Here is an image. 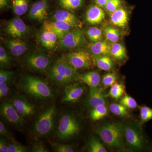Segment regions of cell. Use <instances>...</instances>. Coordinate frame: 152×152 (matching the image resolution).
Segmentation results:
<instances>
[{
  "label": "cell",
  "instance_id": "1",
  "mask_svg": "<svg viewBox=\"0 0 152 152\" xmlns=\"http://www.w3.org/2000/svg\"><path fill=\"white\" fill-rule=\"evenodd\" d=\"M48 77L52 81L64 85L77 80L79 75L77 70L69 64L66 58L62 57L57 60L50 68Z\"/></svg>",
  "mask_w": 152,
  "mask_h": 152
},
{
  "label": "cell",
  "instance_id": "2",
  "mask_svg": "<svg viewBox=\"0 0 152 152\" xmlns=\"http://www.w3.org/2000/svg\"><path fill=\"white\" fill-rule=\"evenodd\" d=\"M124 126L121 123H107L99 127L96 132L109 147L122 149L124 147Z\"/></svg>",
  "mask_w": 152,
  "mask_h": 152
},
{
  "label": "cell",
  "instance_id": "3",
  "mask_svg": "<svg viewBox=\"0 0 152 152\" xmlns=\"http://www.w3.org/2000/svg\"><path fill=\"white\" fill-rule=\"evenodd\" d=\"M21 86L25 92L37 99H50L53 97L51 90L48 85L40 79L33 76L24 77Z\"/></svg>",
  "mask_w": 152,
  "mask_h": 152
},
{
  "label": "cell",
  "instance_id": "4",
  "mask_svg": "<svg viewBox=\"0 0 152 152\" xmlns=\"http://www.w3.org/2000/svg\"><path fill=\"white\" fill-rule=\"evenodd\" d=\"M56 113L55 105L50 106L39 117L34 125V131L38 136L48 135L53 129Z\"/></svg>",
  "mask_w": 152,
  "mask_h": 152
},
{
  "label": "cell",
  "instance_id": "5",
  "mask_svg": "<svg viewBox=\"0 0 152 152\" xmlns=\"http://www.w3.org/2000/svg\"><path fill=\"white\" fill-rule=\"evenodd\" d=\"M80 126L75 118L69 114L63 115L60 119L57 136L62 140L72 138L78 134Z\"/></svg>",
  "mask_w": 152,
  "mask_h": 152
},
{
  "label": "cell",
  "instance_id": "6",
  "mask_svg": "<svg viewBox=\"0 0 152 152\" xmlns=\"http://www.w3.org/2000/svg\"><path fill=\"white\" fill-rule=\"evenodd\" d=\"M87 40L83 32L79 27L68 33L58 42L59 48L63 50L80 48L86 45Z\"/></svg>",
  "mask_w": 152,
  "mask_h": 152
},
{
  "label": "cell",
  "instance_id": "7",
  "mask_svg": "<svg viewBox=\"0 0 152 152\" xmlns=\"http://www.w3.org/2000/svg\"><path fill=\"white\" fill-rule=\"evenodd\" d=\"M66 60L76 70L86 69L92 65V60L88 52L79 50L71 52L66 55Z\"/></svg>",
  "mask_w": 152,
  "mask_h": 152
},
{
  "label": "cell",
  "instance_id": "8",
  "mask_svg": "<svg viewBox=\"0 0 152 152\" xmlns=\"http://www.w3.org/2000/svg\"><path fill=\"white\" fill-rule=\"evenodd\" d=\"M51 58L42 52L36 51L27 57L26 64L33 70L45 72L50 68Z\"/></svg>",
  "mask_w": 152,
  "mask_h": 152
},
{
  "label": "cell",
  "instance_id": "9",
  "mask_svg": "<svg viewBox=\"0 0 152 152\" xmlns=\"http://www.w3.org/2000/svg\"><path fill=\"white\" fill-rule=\"evenodd\" d=\"M124 136L127 144L131 148L141 150L145 148L146 143L140 132L134 127L124 126Z\"/></svg>",
  "mask_w": 152,
  "mask_h": 152
},
{
  "label": "cell",
  "instance_id": "10",
  "mask_svg": "<svg viewBox=\"0 0 152 152\" xmlns=\"http://www.w3.org/2000/svg\"><path fill=\"white\" fill-rule=\"evenodd\" d=\"M5 31L12 37L20 39L27 35L29 28L21 19L17 17L12 19L8 23L6 26Z\"/></svg>",
  "mask_w": 152,
  "mask_h": 152
},
{
  "label": "cell",
  "instance_id": "11",
  "mask_svg": "<svg viewBox=\"0 0 152 152\" xmlns=\"http://www.w3.org/2000/svg\"><path fill=\"white\" fill-rule=\"evenodd\" d=\"M78 27L66 22L60 21L44 22L43 28L52 31L56 35L58 41L62 39L68 33Z\"/></svg>",
  "mask_w": 152,
  "mask_h": 152
},
{
  "label": "cell",
  "instance_id": "12",
  "mask_svg": "<svg viewBox=\"0 0 152 152\" xmlns=\"http://www.w3.org/2000/svg\"><path fill=\"white\" fill-rule=\"evenodd\" d=\"M1 114L9 123L15 125L23 124L25 122L23 117L19 114L13 105L5 102L1 104Z\"/></svg>",
  "mask_w": 152,
  "mask_h": 152
},
{
  "label": "cell",
  "instance_id": "13",
  "mask_svg": "<svg viewBox=\"0 0 152 152\" xmlns=\"http://www.w3.org/2000/svg\"><path fill=\"white\" fill-rule=\"evenodd\" d=\"M48 7L47 0H40L33 4L31 7L28 17L32 20L42 21L48 18Z\"/></svg>",
  "mask_w": 152,
  "mask_h": 152
},
{
  "label": "cell",
  "instance_id": "14",
  "mask_svg": "<svg viewBox=\"0 0 152 152\" xmlns=\"http://www.w3.org/2000/svg\"><path fill=\"white\" fill-rule=\"evenodd\" d=\"M111 45L108 41L102 40L99 42H91L88 45L89 53L94 56L110 55Z\"/></svg>",
  "mask_w": 152,
  "mask_h": 152
},
{
  "label": "cell",
  "instance_id": "15",
  "mask_svg": "<svg viewBox=\"0 0 152 152\" xmlns=\"http://www.w3.org/2000/svg\"><path fill=\"white\" fill-rule=\"evenodd\" d=\"M102 8L96 4L92 5L88 9L86 12V18L89 24H99L104 19L105 14Z\"/></svg>",
  "mask_w": 152,
  "mask_h": 152
},
{
  "label": "cell",
  "instance_id": "16",
  "mask_svg": "<svg viewBox=\"0 0 152 152\" xmlns=\"http://www.w3.org/2000/svg\"><path fill=\"white\" fill-rule=\"evenodd\" d=\"M6 46L11 53L15 57H19L24 54L28 49V45L20 38H13L6 42Z\"/></svg>",
  "mask_w": 152,
  "mask_h": 152
},
{
  "label": "cell",
  "instance_id": "17",
  "mask_svg": "<svg viewBox=\"0 0 152 152\" xmlns=\"http://www.w3.org/2000/svg\"><path fill=\"white\" fill-rule=\"evenodd\" d=\"M84 88L78 84H73L65 88L62 101L65 102H75L77 101L84 92Z\"/></svg>",
  "mask_w": 152,
  "mask_h": 152
},
{
  "label": "cell",
  "instance_id": "18",
  "mask_svg": "<svg viewBox=\"0 0 152 152\" xmlns=\"http://www.w3.org/2000/svg\"><path fill=\"white\" fill-rule=\"evenodd\" d=\"M88 103L89 106L93 108L99 106L105 105L107 99L102 89L98 87H90Z\"/></svg>",
  "mask_w": 152,
  "mask_h": 152
},
{
  "label": "cell",
  "instance_id": "19",
  "mask_svg": "<svg viewBox=\"0 0 152 152\" xmlns=\"http://www.w3.org/2000/svg\"><path fill=\"white\" fill-rule=\"evenodd\" d=\"M39 39L42 45L49 50H53L58 45V39L56 34L45 28H43Z\"/></svg>",
  "mask_w": 152,
  "mask_h": 152
},
{
  "label": "cell",
  "instance_id": "20",
  "mask_svg": "<svg viewBox=\"0 0 152 152\" xmlns=\"http://www.w3.org/2000/svg\"><path fill=\"white\" fill-rule=\"evenodd\" d=\"M12 104L22 117L30 116L34 113V106L26 100L20 98L15 99Z\"/></svg>",
  "mask_w": 152,
  "mask_h": 152
},
{
  "label": "cell",
  "instance_id": "21",
  "mask_svg": "<svg viewBox=\"0 0 152 152\" xmlns=\"http://www.w3.org/2000/svg\"><path fill=\"white\" fill-rule=\"evenodd\" d=\"M52 19L53 21L64 22L75 26L79 27L80 22L77 17L69 10L64 9L56 12L52 17Z\"/></svg>",
  "mask_w": 152,
  "mask_h": 152
},
{
  "label": "cell",
  "instance_id": "22",
  "mask_svg": "<svg viewBox=\"0 0 152 152\" xmlns=\"http://www.w3.org/2000/svg\"><path fill=\"white\" fill-rule=\"evenodd\" d=\"M110 20L113 24L120 27H124L128 24V13L126 10L119 8L111 13Z\"/></svg>",
  "mask_w": 152,
  "mask_h": 152
},
{
  "label": "cell",
  "instance_id": "23",
  "mask_svg": "<svg viewBox=\"0 0 152 152\" xmlns=\"http://www.w3.org/2000/svg\"><path fill=\"white\" fill-rule=\"evenodd\" d=\"M83 83L91 88L98 87L101 81L99 74L96 71H91L85 74L81 77Z\"/></svg>",
  "mask_w": 152,
  "mask_h": 152
},
{
  "label": "cell",
  "instance_id": "24",
  "mask_svg": "<svg viewBox=\"0 0 152 152\" xmlns=\"http://www.w3.org/2000/svg\"><path fill=\"white\" fill-rule=\"evenodd\" d=\"M94 59L97 66L102 70L110 71L113 68V61L109 56H94Z\"/></svg>",
  "mask_w": 152,
  "mask_h": 152
},
{
  "label": "cell",
  "instance_id": "25",
  "mask_svg": "<svg viewBox=\"0 0 152 152\" xmlns=\"http://www.w3.org/2000/svg\"><path fill=\"white\" fill-rule=\"evenodd\" d=\"M29 0H13L12 10L14 13L21 16L26 12L28 10Z\"/></svg>",
  "mask_w": 152,
  "mask_h": 152
},
{
  "label": "cell",
  "instance_id": "26",
  "mask_svg": "<svg viewBox=\"0 0 152 152\" xmlns=\"http://www.w3.org/2000/svg\"><path fill=\"white\" fill-rule=\"evenodd\" d=\"M110 56L118 60L124 59L126 56V49L121 44L113 43L111 47Z\"/></svg>",
  "mask_w": 152,
  "mask_h": 152
},
{
  "label": "cell",
  "instance_id": "27",
  "mask_svg": "<svg viewBox=\"0 0 152 152\" xmlns=\"http://www.w3.org/2000/svg\"><path fill=\"white\" fill-rule=\"evenodd\" d=\"M104 34L107 39L113 43L117 42L119 40V30L110 25H106L104 28Z\"/></svg>",
  "mask_w": 152,
  "mask_h": 152
},
{
  "label": "cell",
  "instance_id": "28",
  "mask_svg": "<svg viewBox=\"0 0 152 152\" xmlns=\"http://www.w3.org/2000/svg\"><path fill=\"white\" fill-rule=\"evenodd\" d=\"M86 35L92 42L103 40V33L101 29L97 27L89 28L86 32Z\"/></svg>",
  "mask_w": 152,
  "mask_h": 152
},
{
  "label": "cell",
  "instance_id": "29",
  "mask_svg": "<svg viewBox=\"0 0 152 152\" xmlns=\"http://www.w3.org/2000/svg\"><path fill=\"white\" fill-rule=\"evenodd\" d=\"M60 6L63 9L72 11L80 8L83 3V0H58Z\"/></svg>",
  "mask_w": 152,
  "mask_h": 152
},
{
  "label": "cell",
  "instance_id": "30",
  "mask_svg": "<svg viewBox=\"0 0 152 152\" xmlns=\"http://www.w3.org/2000/svg\"><path fill=\"white\" fill-rule=\"evenodd\" d=\"M107 113V109L105 105L99 106L93 108L90 116L93 121H97L105 116Z\"/></svg>",
  "mask_w": 152,
  "mask_h": 152
},
{
  "label": "cell",
  "instance_id": "31",
  "mask_svg": "<svg viewBox=\"0 0 152 152\" xmlns=\"http://www.w3.org/2000/svg\"><path fill=\"white\" fill-rule=\"evenodd\" d=\"M88 150L91 152H107L103 145L94 137L91 138L89 142Z\"/></svg>",
  "mask_w": 152,
  "mask_h": 152
},
{
  "label": "cell",
  "instance_id": "32",
  "mask_svg": "<svg viewBox=\"0 0 152 152\" xmlns=\"http://www.w3.org/2000/svg\"><path fill=\"white\" fill-rule=\"evenodd\" d=\"M128 108L121 103L112 104L110 106V111L115 115L124 117L128 114Z\"/></svg>",
  "mask_w": 152,
  "mask_h": 152
},
{
  "label": "cell",
  "instance_id": "33",
  "mask_svg": "<svg viewBox=\"0 0 152 152\" xmlns=\"http://www.w3.org/2000/svg\"><path fill=\"white\" fill-rule=\"evenodd\" d=\"M124 93V88L122 84L115 83L111 88L109 95L111 97L115 99L121 98Z\"/></svg>",
  "mask_w": 152,
  "mask_h": 152
},
{
  "label": "cell",
  "instance_id": "34",
  "mask_svg": "<svg viewBox=\"0 0 152 152\" xmlns=\"http://www.w3.org/2000/svg\"><path fill=\"white\" fill-rule=\"evenodd\" d=\"M11 63V57L8 52L2 46L0 47V66L1 68L7 67Z\"/></svg>",
  "mask_w": 152,
  "mask_h": 152
},
{
  "label": "cell",
  "instance_id": "35",
  "mask_svg": "<svg viewBox=\"0 0 152 152\" xmlns=\"http://www.w3.org/2000/svg\"><path fill=\"white\" fill-rule=\"evenodd\" d=\"M140 116L142 123L144 124L152 119V108L146 106L140 107Z\"/></svg>",
  "mask_w": 152,
  "mask_h": 152
},
{
  "label": "cell",
  "instance_id": "36",
  "mask_svg": "<svg viewBox=\"0 0 152 152\" xmlns=\"http://www.w3.org/2000/svg\"><path fill=\"white\" fill-rule=\"evenodd\" d=\"M120 103L122 104L125 107L129 109L135 108L137 106L135 100L128 95H124L121 99Z\"/></svg>",
  "mask_w": 152,
  "mask_h": 152
},
{
  "label": "cell",
  "instance_id": "37",
  "mask_svg": "<svg viewBox=\"0 0 152 152\" xmlns=\"http://www.w3.org/2000/svg\"><path fill=\"white\" fill-rule=\"evenodd\" d=\"M121 5V0H111L107 2L104 8L107 12L111 14L119 8Z\"/></svg>",
  "mask_w": 152,
  "mask_h": 152
},
{
  "label": "cell",
  "instance_id": "38",
  "mask_svg": "<svg viewBox=\"0 0 152 152\" xmlns=\"http://www.w3.org/2000/svg\"><path fill=\"white\" fill-rule=\"evenodd\" d=\"M117 77L114 73H109L105 75L102 79L103 84L106 87L112 86L116 83Z\"/></svg>",
  "mask_w": 152,
  "mask_h": 152
},
{
  "label": "cell",
  "instance_id": "39",
  "mask_svg": "<svg viewBox=\"0 0 152 152\" xmlns=\"http://www.w3.org/2000/svg\"><path fill=\"white\" fill-rule=\"evenodd\" d=\"M15 72L13 71H5L1 70L0 71V83H9L12 80Z\"/></svg>",
  "mask_w": 152,
  "mask_h": 152
},
{
  "label": "cell",
  "instance_id": "40",
  "mask_svg": "<svg viewBox=\"0 0 152 152\" xmlns=\"http://www.w3.org/2000/svg\"><path fill=\"white\" fill-rule=\"evenodd\" d=\"M28 151V148L25 146L13 144L9 145L8 152H26Z\"/></svg>",
  "mask_w": 152,
  "mask_h": 152
},
{
  "label": "cell",
  "instance_id": "41",
  "mask_svg": "<svg viewBox=\"0 0 152 152\" xmlns=\"http://www.w3.org/2000/svg\"><path fill=\"white\" fill-rule=\"evenodd\" d=\"M55 151L57 152H73L74 150L70 145L59 144L54 147Z\"/></svg>",
  "mask_w": 152,
  "mask_h": 152
},
{
  "label": "cell",
  "instance_id": "42",
  "mask_svg": "<svg viewBox=\"0 0 152 152\" xmlns=\"http://www.w3.org/2000/svg\"><path fill=\"white\" fill-rule=\"evenodd\" d=\"M9 93V88L6 83H0V97L7 96Z\"/></svg>",
  "mask_w": 152,
  "mask_h": 152
},
{
  "label": "cell",
  "instance_id": "43",
  "mask_svg": "<svg viewBox=\"0 0 152 152\" xmlns=\"http://www.w3.org/2000/svg\"><path fill=\"white\" fill-rule=\"evenodd\" d=\"M32 151L33 152H48V151L42 144L36 143L33 146Z\"/></svg>",
  "mask_w": 152,
  "mask_h": 152
},
{
  "label": "cell",
  "instance_id": "44",
  "mask_svg": "<svg viewBox=\"0 0 152 152\" xmlns=\"http://www.w3.org/2000/svg\"><path fill=\"white\" fill-rule=\"evenodd\" d=\"M9 146L7 144L6 140L4 138H1L0 140V152H8Z\"/></svg>",
  "mask_w": 152,
  "mask_h": 152
},
{
  "label": "cell",
  "instance_id": "45",
  "mask_svg": "<svg viewBox=\"0 0 152 152\" xmlns=\"http://www.w3.org/2000/svg\"><path fill=\"white\" fill-rule=\"evenodd\" d=\"M0 134L2 136H6L8 134V130L2 122H0Z\"/></svg>",
  "mask_w": 152,
  "mask_h": 152
},
{
  "label": "cell",
  "instance_id": "46",
  "mask_svg": "<svg viewBox=\"0 0 152 152\" xmlns=\"http://www.w3.org/2000/svg\"><path fill=\"white\" fill-rule=\"evenodd\" d=\"M97 5L99 6L102 8L104 7L106 4H107V0H94Z\"/></svg>",
  "mask_w": 152,
  "mask_h": 152
},
{
  "label": "cell",
  "instance_id": "47",
  "mask_svg": "<svg viewBox=\"0 0 152 152\" xmlns=\"http://www.w3.org/2000/svg\"><path fill=\"white\" fill-rule=\"evenodd\" d=\"M9 0H0V8H6L8 5Z\"/></svg>",
  "mask_w": 152,
  "mask_h": 152
},
{
  "label": "cell",
  "instance_id": "48",
  "mask_svg": "<svg viewBox=\"0 0 152 152\" xmlns=\"http://www.w3.org/2000/svg\"><path fill=\"white\" fill-rule=\"evenodd\" d=\"M107 1H111V0H107Z\"/></svg>",
  "mask_w": 152,
  "mask_h": 152
}]
</instances>
